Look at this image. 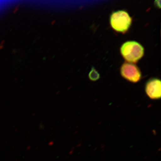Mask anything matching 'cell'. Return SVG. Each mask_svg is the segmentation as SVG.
I'll list each match as a JSON object with an SVG mask.
<instances>
[{
    "instance_id": "cell-1",
    "label": "cell",
    "mask_w": 161,
    "mask_h": 161,
    "mask_svg": "<svg viewBox=\"0 0 161 161\" xmlns=\"http://www.w3.org/2000/svg\"><path fill=\"white\" fill-rule=\"evenodd\" d=\"M145 52L143 45L134 40L125 42L120 47L121 55L129 63H137L143 58Z\"/></svg>"
},
{
    "instance_id": "cell-2",
    "label": "cell",
    "mask_w": 161,
    "mask_h": 161,
    "mask_svg": "<svg viewBox=\"0 0 161 161\" xmlns=\"http://www.w3.org/2000/svg\"><path fill=\"white\" fill-rule=\"evenodd\" d=\"M110 23L113 30L125 34L131 27L132 19L127 12L120 10L113 12L111 14Z\"/></svg>"
},
{
    "instance_id": "cell-3",
    "label": "cell",
    "mask_w": 161,
    "mask_h": 161,
    "mask_svg": "<svg viewBox=\"0 0 161 161\" xmlns=\"http://www.w3.org/2000/svg\"><path fill=\"white\" fill-rule=\"evenodd\" d=\"M119 71L121 77L131 83H137L142 78L140 69L132 63L125 62L121 65Z\"/></svg>"
},
{
    "instance_id": "cell-4",
    "label": "cell",
    "mask_w": 161,
    "mask_h": 161,
    "mask_svg": "<svg viewBox=\"0 0 161 161\" xmlns=\"http://www.w3.org/2000/svg\"><path fill=\"white\" fill-rule=\"evenodd\" d=\"M145 91L147 96L152 100L160 99L161 96V81L157 78H150L145 86Z\"/></svg>"
},
{
    "instance_id": "cell-5",
    "label": "cell",
    "mask_w": 161,
    "mask_h": 161,
    "mask_svg": "<svg viewBox=\"0 0 161 161\" xmlns=\"http://www.w3.org/2000/svg\"><path fill=\"white\" fill-rule=\"evenodd\" d=\"M88 77L90 80L95 81L100 79V75L94 67H92L89 73Z\"/></svg>"
}]
</instances>
